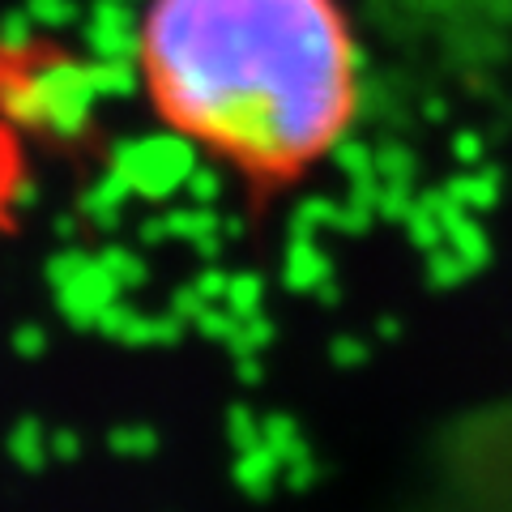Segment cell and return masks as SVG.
Instances as JSON below:
<instances>
[{
    "label": "cell",
    "mask_w": 512,
    "mask_h": 512,
    "mask_svg": "<svg viewBox=\"0 0 512 512\" xmlns=\"http://www.w3.org/2000/svg\"><path fill=\"white\" fill-rule=\"evenodd\" d=\"M18 175H22V158L13 146V133L0 124V218L13 205V192H18Z\"/></svg>",
    "instance_id": "2"
},
{
    "label": "cell",
    "mask_w": 512,
    "mask_h": 512,
    "mask_svg": "<svg viewBox=\"0 0 512 512\" xmlns=\"http://www.w3.org/2000/svg\"><path fill=\"white\" fill-rule=\"evenodd\" d=\"M141 73L175 133L256 180L320 163L359 103L338 0H150Z\"/></svg>",
    "instance_id": "1"
}]
</instances>
